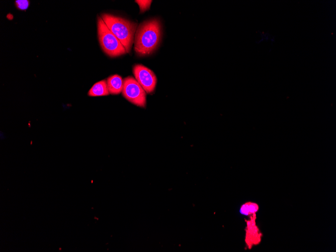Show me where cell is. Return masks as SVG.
I'll use <instances>...</instances> for the list:
<instances>
[{"instance_id": "obj_1", "label": "cell", "mask_w": 336, "mask_h": 252, "mask_svg": "<svg viewBox=\"0 0 336 252\" xmlns=\"http://www.w3.org/2000/svg\"><path fill=\"white\" fill-rule=\"evenodd\" d=\"M161 38L160 21L152 19L141 23L134 36V50L140 56L151 54L158 46Z\"/></svg>"}, {"instance_id": "obj_5", "label": "cell", "mask_w": 336, "mask_h": 252, "mask_svg": "<svg viewBox=\"0 0 336 252\" xmlns=\"http://www.w3.org/2000/svg\"><path fill=\"white\" fill-rule=\"evenodd\" d=\"M135 79L147 94H151L155 88L157 78L154 72L141 64H136L133 67Z\"/></svg>"}, {"instance_id": "obj_10", "label": "cell", "mask_w": 336, "mask_h": 252, "mask_svg": "<svg viewBox=\"0 0 336 252\" xmlns=\"http://www.w3.org/2000/svg\"><path fill=\"white\" fill-rule=\"evenodd\" d=\"M151 2V1H135L139 6L141 13L149 9Z\"/></svg>"}, {"instance_id": "obj_7", "label": "cell", "mask_w": 336, "mask_h": 252, "mask_svg": "<svg viewBox=\"0 0 336 252\" xmlns=\"http://www.w3.org/2000/svg\"><path fill=\"white\" fill-rule=\"evenodd\" d=\"M107 87L109 94L118 95L122 92L123 79L118 74L109 76L107 79Z\"/></svg>"}, {"instance_id": "obj_2", "label": "cell", "mask_w": 336, "mask_h": 252, "mask_svg": "<svg viewBox=\"0 0 336 252\" xmlns=\"http://www.w3.org/2000/svg\"><path fill=\"white\" fill-rule=\"evenodd\" d=\"M101 17L109 29L121 42L127 53H129L134 42L137 24L109 14H103Z\"/></svg>"}, {"instance_id": "obj_4", "label": "cell", "mask_w": 336, "mask_h": 252, "mask_svg": "<svg viewBox=\"0 0 336 252\" xmlns=\"http://www.w3.org/2000/svg\"><path fill=\"white\" fill-rule=\"evenodd\" d=\"M146 93L133 77L129 76L123 79L122 95L132 104L140 107L145 108Z\"/></svg>"}, {"instance_id": "obj_11", "label": "cell", "mask_w": 336, "mask_h": 252, "mask_svg": "<svg viewBox=\"0 0 336 252\" xmlns=\"http://www.w3.org/2000/svg\"><path fill=\"white\" fill-rule=\"evenodd\" d=\"M15 3L17 8L21 10L27 9L29 4V1L26 0L16 1Z\"/></svg>"}, {"instance_id": "obj_8", "label": "cell", "mask_w": 336, "mask_h": 252, "mask_svg": "<svg viewBox=\"0 0 336 252\" xmlns=\"http://www.w3.org/2000/svg\"><path fill=\"white\" fill-rule=\"evenodd\" d=\"M88 95L91 97H98L109 95L107 81L102 80L95 83L90 89Z\"/></svg>"}, {"instance_id": "obj_3", "label": "cell", "mask_w": 336, "mask_h": 252, "mask_svg": "<svg viewBox=\"0 0 336 252\" xmlns=\"http://www.w3.org/2000/svg\"><path fill=\"white\" fill-rule=\"evenodd\" d=\"M97 27L99 41L106 54L114 57L127 53L121 42L109 29L101 17L98 18Z\"/></svg>"}, {"instance_id": "obj_6", "label": "cell", "mask_w": 336, "mask_h": 252, "mask_svg": "<svg viewBox=\"0 0 336 252\" xmlns=\"http://www.w3.org/2000/svg\"><path fill=\"white\" fill-rule=\"evenodd\" d=\"M256 218L257 214H255L249 216V220H245L246 225L244 241L248 249L259 244L262 239V233L256 224Z\"/></svg>"}, {"instance_id": "obj_9", "label": "cell", "mask_w": 336, "mask_h": 252, "mask_svg": "<svg viewBox=\"0 0 336 252\" xmlns=\"http://www.w3.org/2000/svg\"><path fill=\"white\" fill-rule=\"evenodd\" d=\"M259 209V206L256 203L247 202L243 204L240 207L239 212L245 216H250L256 214Z\"/></svg>"}]
</instances>
